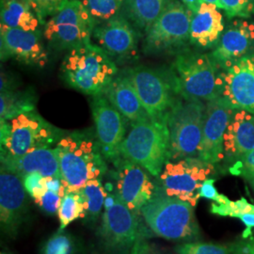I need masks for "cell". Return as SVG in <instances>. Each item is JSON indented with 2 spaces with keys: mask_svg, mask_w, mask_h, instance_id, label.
<instances>
[{
  "mask_svg": "<svg viewBox=\"0 0 254 254\" xmlns=\"http://www.w3.org/2000/svg\"><path fill=\"white\" fill-rule=\"evenodd\" d=\"M119 155L141 166L154 177L159 176L172 158L167 117H149L132 124L120 146Z\"/></svg>",
  "mask_w": 254,
  "mask_h": 254,
  "instance_id": "cell-1",
  "label": "cell"
},
{
  "mask_svg": "<svg viewBox=\"0 0 254 254\" xmlns=\"http://www.w3.org/2000/svg\"><path fill=\"white\" fill-rule=\"evenodd\" d=\"M117 73L118 69L109 55L91 43L69 50L61 67L66 84L93 96L103 94Z\"/></svg>",
  "mask_w": 254,
  "mask_h": 254,
  "instance_id": "cell-2",
  "label": "cell"
},
{
  "mask_svg": "<svg viewBox=\"0 0 254 254\" xmlns=\"http://www.w3.org/2000/svg\"><path fill=\"white\" fill-rule=\"evenodd\" d=\"M60 168L67 192H79L87 182L107 171L99 143L84 133L63 136L57 143Z\"/></svg>",
  "mask_w": 254,
  "mask_h": 254,
  "instance_id": "cell-3",
  "label": "cell"
},
{
  "mask_svg": "<svg viewBox=\"0 0 254 254\" xmlns=\"http://www.w3.org/2000/svg\"><path fill=\"white\" fill-rule=\"evenodd\" d=\"M193 208L188 201L157 195L142 207L140 213L156 236L167 240H192L200 234Z\"/></svg>",
  "mask_w": 254,
  "mask_h": 254,
  "instance_id": "cell-4",
  "label": "cell"
},
{
  "mask_svg": "<svg viewBox=\"0 0 254 254\" xmlns=\"http://www.w3.org/2000/svg\"><path fill=\"white\" fill-rule=\"evenodd\" d=\"M216 64L208 55H179L173 63L175 92L189 100L208 102L220 97L222 80Z\"/></svg>",
  "mask_w": 254,
  "mask_h": 254,
  "instance_id": "cell-5",
  "label": "cell"
},
{
  "mask_svg": "<svg viewBox=\"0 0 254 254\" xmlns=\"http://www.w3.org/2000/svg\"><path fill=\"white\" fill-rule=\"evenodd\" d=\"M205 107L199 100L176 101L167 115L172 158L183 159L199 155Z\"/></svg>",
  "mask_w": 254,
  "mask_h": 254,
  "instance_id": "cell-6",
  "label": "cell"
},
{
  "mask_svg": "<svg viewBox=\"0 0 254 254\" xmlns=\"http://www.w3.org/2000/svg\"><path fill=\"white\" fill-rule=\"evenodd\" d=\"M58 137L54 127L33 110L1 120L2 154L21 156L39 148L50 147Z\"/></svg>",
  "mask_w": 254,
  "mask_h": 254,
  "instance_id": "cell-7",
  "label": "cell"
},
{
  "mask_svg": "<svg viewBox=\"0 0 254 254\" xmlns=\"http://www.w3.org/2000/svg\"><path fill=\"white\" fill-rule=\"evenodd\" d=\"M95 19L82 1L69 0L64 9L46 22L44 35L55 48L72 50L91 43Z\"/></svg>",
  "mask_w": 254,
  "mask_h": 254,
  "instance_id": "cell-8",
  "label": "cell"
},
{
  "mask_svg": "<svg viewBox=\"0 0 254 254\" xmlns=\"http://www.w3.org/2000/svg\"><path fill=\"white\" fill-rule=\"evenodd\" d=\"M213 164L200 158L188 157L175 162L169 161L159 175L165 195L190 202L196 206L200 199L202 183L214 173Z\"/></svg>",
  "mask_w": 254,
  "mask_h": 254,
  "instance_id": "cell-9",
  "label": "cell"
},
{
  "mask_svg": "<svg viewBox=\"0 0 254 254\" xmlns=\"http://www.w3.org/2000/svg\"><path fill=\"white\" fill-rule=\"evenodd\" d=\"M194 12L179 1H170L146 31V49L157 51L183 45L190 39Z\"/></svg>",
  "mask_w": 254,
  "mask_h": 254,
  "instance_id": "cell-10",
  "label": "cell"
},
{
  "mask_svg": "<svg viewBox=\"0 0 254 254\" xmlns=\"http://www.w3.org/2000/svg\"><path fill=\"white\" fill-rule=\"evenodd\" d=\"M126 74L148 115L151 118H166L176 102L173 94L174 87H171L160 73L147 67L128 69Z\"/></svg>",
  "mask_w": 254,
  "mask_h": 254,
  "instance_id": "cell-11",
  "label": "cell"
},
{
  "mask_svg": "<svg viewBox=\"0 0 254 254\" xmlns=\"http://www.w3.org/2000/svg\"><path fill=\"white\" fill-rule=\"evenodd\" d=\"M116 196L114 205L103 213L99 235L103 244L110 251L126 254L136 243L138 223L136 213Z\"/></svg>",
  "mask_w": 254,
  "mask_h": 254,
  "instance_id": "cell-12",
  "label": "cell"
},
{
  "mask_svg": "<svg viewBox=\"0 0 254 254\" xmlns=\"http://www.w3.org/2000/svg\"><path fill=\"white\" fill-rule=\"evenodd\" d=\"M236 110L221 96L208 101L198 155L201 160L213 165L223 160L224 135Z\"/></svg>",
  "mask_w": 254,
  "mask_h": 254,
  "instance_id": "cell-13",
  "label": "cell"
},
{
  "mask_svg": "<svg viewBox=\"0 0 254 254\" xmlns=\"http://www.w3.org/2000/svg\"><path fill=\"white\" fill-rule=\"evenodd\" d=\"M26 190L22 178L1 168L0 173V223L2 232L9 237L18 235L28 215Z\"/></svg>",
  "mask_w": 254,
  "mask_h": 254,
  "instance_id": "cell-14",
  "label": "cell"
},
{
  "mask_svg": "<svg viewBox=\"0 0 254 254\" xmlns=\"http://www.w3.org/2000/svg\"><path fill=\"white\" fill-rule=\"evenodd\" d=\"M221 97L235 109L254 114V54L247 55L221 73Z\"/></svg>",
  "mask_w": 254,
  "mask_h": 254,
  "instance_id": "cell-15",
  "label": "cell"
},
{
  "mask_svg": "<svg viewBox=\"0 0 254 254\" xmlns=\"http://www.w3.org/2000/svg\"><path fill=\"white\" fill-rule=\"evenodd\" d=\"M92 116L96 136L104 156L118 159L119 149L126 137L125 117L115 109L104 94L94 96Z\"/></svg>",
  "mask_w": 254,
  "mask_h": 254,
  "instance_id": "cell-16",
  "label": "cell"
},
{
  "mask_svg": "<svg viewBox=\"0 0 254 254\" xmlns=\"http://www.w3.org/2000/svg\"><path fill=\"white\" fill-rule=\"evenodd\" d=\"M40 33L1 25V59H13L26 65L44 67L48 53Z\"/></svg>",
  "mask_w": 254,
  "mask_h": 254,
  "instance_id": "cell-17",
  "label": "cell"
},
{
  "mask_svg": "<svg viewBox=\"0 0 254 254\" xmlns=\"http://www.w3.org/2000/svg\"><path fill=\"white\" fill-rule=\"evenodd\" d=\"M117 195L132 212L138 214L154 198L153 182L141 166L127 159H119Z\"/></svg>",
  "mask_w": 254,
  "mask_h": 254,
  "instance_id": "cell-18",
  "label": "cell"
},
{
  "mask_svg": "<svg viewBox=\"0 0 254 254\" xmlns=\"http://www.w3.org/2000/svg\"><path fill=\"white\" fill-rule=\"evenodd\" d=\"M254 46V23L244 19L234 20L222 34L211 58L224 66L251 54Z\"/></svg>",
  "mask_w": 254,
  "mask_h": 254,
  "instance_id": "cell-19",
  "label": "cell"
},
{
  "mask_svg": "<svg viewBox=\"0 0 254 254\" xmlns=\"http://www.w3.org/2000/svg\"><path fill=\"white\" fill-rule=\"evenodd\" d=\"M1 168L21 178L27 173H40L45 177L62 178L57 148L43 147L21 156L1 153Z\"/></svg>",
  "mask_w": 254,
  "mask_h": 254,
  "instance_id": "cell-20",
  "label": "cell"
},
{
  "mask_svg": "<svg viewBox=\"0 0 254 254\" xmlns=\"http://www.w3.org/2000/svg\"><path fill=\"white\" fill-rule=\"evenodd\" d=\"M92 36L107 54L126 56L136 47V32L127 18L116 15L94 28Z\"/></svg>",
  "mask_w": 254,
  "mask_h": 254,
  "instance_id": "cell-21",
  "label": "cell"
},
{
  "mask_svg": "<svg viewBox=\"0 0 254 254\" xmlns=\"http://www.w3.org/2000/svg\"><path fill=\"white\" fill-rule=\"evenodd\" d=\"M224 154L229 159H241L254 149V114L236 109L224 135Z\"/></svg>",
  "mask_w": 254,
  "mask_h": 254,
  "instance_id": "cell-22",
  "label": "cell"
},
{
  "mask_svg": "<svg viewBox=\"0 0 254 254\" xmlns=\"http://www.w3.org/2000/svg\"><path fill=\"white\" fill-rule=\"evenodd\" d=\"M103 94L132 124L150 117L142 107L136 90L127 74L116 76Z\"/></svg>",
  "mask_w": 254,
  "mask_h": 254,
  "instance_id": "cell-23",
  "label": "cell"
},
{
  "mask_svg": "<svg viewBox=\"0 0 254 254\" xmlns=\"http://www.w3.org/2000/svg\"><path fill=\"white\" fill-rule=\"evenodd\" d=\"M224 30V22L218 7L203 3L191 20L190 40L199 47H212L218 44Z\"/></svg>",
  "mask_w": 254,
  "mask_h": 254,
  "instance_id": "cell-24",
  "label": "cell"
},
{
  "mask_svg": "<svg viewBox=\"0 0 254 254\" xmlns=\"http://www.w3.org/2000/svg\"><path fill=\"white\" fill-rule=\"evenodd\" d=\"M1 25L27 31H40L42 24L28 0H1Z\"/></svg>",
  "mask_w": 254,
  "mask_h": 254,
  "instance_id": "cell-25",
  "label": "cell"
},
{
  "mask_svg": "<svg viewBox=\"0 0 254 254\" xmlns=\"http://www.w3.org/2000/svg\"><path fill=\"white\" fill-rule=\"evenodd\" d=\"M169 2L170 0H124L122 9L129 22L146 32Z\"/></svg>",
  "mask_w": 254,
  "mask_h": 254,
  "instance_id": "cell-26",
  "label": "cell"
},
{
  "mask_svg": "<svg viewBox=\"0 0 254 254\" xmlns=\"http://www.w3.org/2000/svg\"><path fill=\"white\" fill-rule=\"evenodd\" d=\"M34 109V102L27 93L15 92L11 89H1V120H9Z\"/></svg>",
  "mask_w": 254,
  "mask_h": 254,
  "instance_id": "cell-27",
  "label": "cell"
},
{
  "mask_svg": "<svg viewBox=\"0 0 254 254\" xmlns=\"http://www.w3.org/2000/svg\"><path fill=\"white\" fill-rule=\"evenodd\" d=\"M79 192L84 200L85 218L90 222H95L100 216L108 193L99 179H92L87 182Z\"/></svg>",
  "mask_w": 254,
  "mask_h": 254,
  "instance_id": "cell-28",
  "label": "cell"
},
{
  "mask_svg": "<svg viewBox=\"0 0 254 254\" xmlns=\"http://www.w3.org/2000/svg\"><path fill=\"white\" fill-rule=\"evenodd\" d=\"M58 215L61 221L59 231H64L65 228L77 218H85L84 200L80 192H67L62 198Z\"/></svg>",
  "mask_w": 254,
  "mask_h": 254,
  "instance_id": "cell-29",
  "label": "cell"
},
{
  "mask_svg": "<svg viewBox=\"0 0 254 254\" xmlns=\"http://www.w3.org/2000/svg\"><path fill=\"white\" fill-rule=\"evenodd\" d=\"M124 0H82V3L95 20L109 21L115 17L123 7Z\"/></svg>",
  "mask_w": 254,
  "mask_h": 254,
  "instance_id": "cell-30",
  "label": "cell"
},
{
  "mask_svg": "<svg viewBox=\"0 0 254 254\" xmlns=\"http://www.w3.org/2000/svg\"><path fill=\"white\" fill-rule=\"evenodd\" d=\"M77 247L73 236L64 231H58L45 243L42 254H76Z\"/></svg>",
  "mask_w": 254,
  "mask_h": 254,
  "instance_id": "cell-31",
  "label": "cell"
},
{
  "mask_svg": "<svg viewBox=\"0 0 254 254\" xmlns=\"http://www.w3.org/2000/svg\"><path fill=\"white\" fill-rule=\"evenodd\" d=\"M210 211L212 214L220 217L238 218L240 215L254 213V205L242 198L238 200H229L226 203L223 204L213 202L211 204Z\"/></svg>",
  "mask_w": 254,
  "mask_h": 254,
  "instance_id": "cell-32",
  "label": "cell"
},
{
  "mask_svg": "<svg viewBox=\"0 0 254 254\" xmlns=\"http://www.w3.org/2000/svg\"><path fill=\"white\" fill-rule=\"evenodd\" d=\"M68 1L69 0H28L31 9L43 26L64 9Z\"/></svg>",
  "mask_w": 254,
  "mask_h": 254,
  "instance_id": "cell-33",
  "label": "cell"
},
{
  "mask_svg": "<svg viewBox=\"0 0 254 254\" xmlns=\"http://www.w3.org/2000/svg\"><path fill=\"white\" fill-rule=\"evenodd\" d=\"M177 254H232V250L227 246L206 243L190 242L176 248Z\"/></svg>",
  "mask_w": 254,
  "mask_h": 254,
  "instance_id": "cell-34",
  "label": "cell"
},
{
  "mask_svg": "<svg viewBox=\"0 0 254 254\" xmlns=\"http://www.w3.org/2000/svg\"><path fill=\"white\" fill-rule=\"evenodd\" d=\"M228 18H250L254 14V0H219Z\"/></svg>",
  "mask_w": 254,
  "mask_h": 254,
  "instance_id": "cell-35",
  "label": "cell"
},
{
  "mask_svg": "<svg viewBox=\"0 0 254 254\" xmlns=\"http://www.w3.org/2000/svg\"><path fill=\"white\" fill-rule=\"evenodd\" d=\"M24 188L34 201L39 200L46 191V177L40 173H27L22 177Z\"/></svg>",
  "mask_w": 254,
  "mask_h": 254,
  "instance_id": "cell-36",
  "label": "cell"
},
{
  "mask_svg": "<svg viewBox=\"0 0 254 254\" xmlns=\"http://www.w3.org/2000/svg\"><path fill=\"white\" fill-rule=\"evenodd\" d=\"M231 172L237 175H242L247 179H254V149L239 159L232 168Z\"/></svg>",
  "mask_w": 254,
  "mask_h": 254,
  "instance_id": "cell-37",
  "label": "cell"
},
{
  "mask_svg": "<svg viewBox=\"0 0 254 254\" xmlns=\"http://www.w3.org/2000/svg\"><path fill=\"white\" fill-rule=\"evenodd\" d=\"M35 202L47 215H54L59 212L62 197L56 192L47 190L39 200H35Z\"/></svg>",
  "mask_w": 254,
  "mask_h": 254,
  "instance_id": "cell-38",
  "label": "cell"
},
{
  "mask_svg": "<svg viewBox=\"0 0 254 254\" xmlns=\"http://www.w3.org/2000/svg\"><path fill=\"white\" fill-rule=\"evenodd\" d=\"M215 182H216V179H213V178L209 179L208 178L202 183V185L200 187V192H199L200 198H205V199L213 200L214 202H217L219 204L226 203L229 199L225 195L218 193V190L215 187Z\"/></svg>",
  "mask_w": 254,
  "mask_h": 254,
  "instance_id": "cell-39",
  "label": "cell"
},
{
  "mask_svg": "<svg viewBox=\"0 0 254 254\" xmlns=\"http://www.w3.org/2000/svg\"><path fill=\"white\" fill-rule=\"evenodd\" d=\"M232 254H254V237L243 238L231 247Z\"/></svg>",
  "mask_w": 254,
  "mask_h": 254,
  "instance_id": "cell-40",
  "label": "cell"
},
{
  "mask_svg": "<svg viewBox=\"0 0 254 254\" xmlns=\"http://www.w3.org/2000/svg\"><path fill=\"white\" fill-rule=\"evenodd\" d=\"M46 184L47 190L53 191V192L60 194V196L62 198L67 193L66 187H65L62 178L46 177Z\"/></svg>",
  "mask_w": 254,
  "mask_h": 254,
  "instance_id": "cell-41",
  "label": "cell"
},
{
  "mask_svg": "<svg viewBox=\"0 0 254 254\" xmlns=\"http://www.w3.org/2000/svg\"><path fill=\"white\" fill-rule=\"evenodd\" d=\"M238 218L243 222V224L246 226V230L242 235L243 238H248L252 235V229L254 228V213H247L240 215Z\"/></svg>",
  "mask_w": 254,
  "mask_h": 254,
  "instance_id": "cell-42",
  "label": "cell"
},
{
  "mask_svg": "<svg viewBox=\"0 0 254 254\" xmlns=\"http://www.w3.org/2000/svg\"><path fill=\"white\" fill-rule=\"evenodd\" d=\"M182 2L194 13H196L199 10L200 5L202 4L201 0H182Z\"/></svg>",
  "mask_w": 254,
  "mask_h": 254,
  "instance_id": "cell-43",
  "label": "cell"
},
{
  "mask_svg": "<svg viewBox=\"0 0 254 254\" xmlns=\"http://www.w3.org/2000/svg\"><path fill=\"white\" fill-rule=\"evenodd\" d=\"M116 198H117L116 195H108V196L106 197L105 203H104L105 210L111 208V207L114 205V203H115V201H116Z\"/></svg>",
  "mask_w": 254,
  "mask_h": 254,
  "instance_id": "cell-44",
  "label": "cell"
},
{
  "mask_svg": "<svg viewBox=\"0 0 254 254\" xmlns=\"http://www.w3.org/2000/svg\"><path fill=\"white\" fill-rule=\"evenodd\" d=\"M203 3H209V4H213L216 5L218 9H221V5H220V1L219 0H201Z\"/></svg>",
  "mask_w": 254,
  "mask_h": 254,
  "instance_id": "cell-45",
  "label": "cell"
},
{
  "mask_svg": "<svg viewBox=\"0 0 254 254\" xmlns=\"http://www.w3.org/2000/svg\"><path fill=\"white\" fill-rule=\"evenodd\" d=\"M1 254H8V253H6V252H2V253H1Z\"/></svg>",
  "mask_w": 254,
  "mask_h": 254,
  "instance_id": "cell-46",
  "label": "cell"
},
{
  "mask_svg": "<svg viewBox=\"0 0 254 254\" xmlns=\"http://www.w3.org/2000/svg\"><path fill=\"white\" fill-rule=\"evenodd\" d=\"M252 181H253V183H254V180H252Z\"/></svg>",
  "mask_w": 254,
  "mask_h": 254,
  "instance_id": "cell-47",
  "label": "cell"
}]
</instances>
